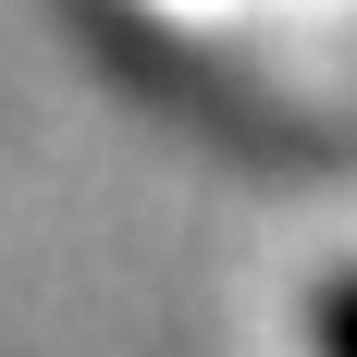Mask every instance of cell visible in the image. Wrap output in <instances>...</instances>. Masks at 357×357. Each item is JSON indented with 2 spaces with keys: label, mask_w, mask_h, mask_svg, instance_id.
<instances>
[{
  "label": "cell",
  "mask_w": 357,
  "mask_h": 357,
  "mask_svg": "<svg viewBox=\"0 0 357 357\" xmlns=\"http://www.w3.org/2000/svg\"><path fill=\"white\" fill-rule=\"evenodd\" d=\"M345 345H357V321H345Z\"/></svg>",
  "instance_id": "1"
}]
</instances>
